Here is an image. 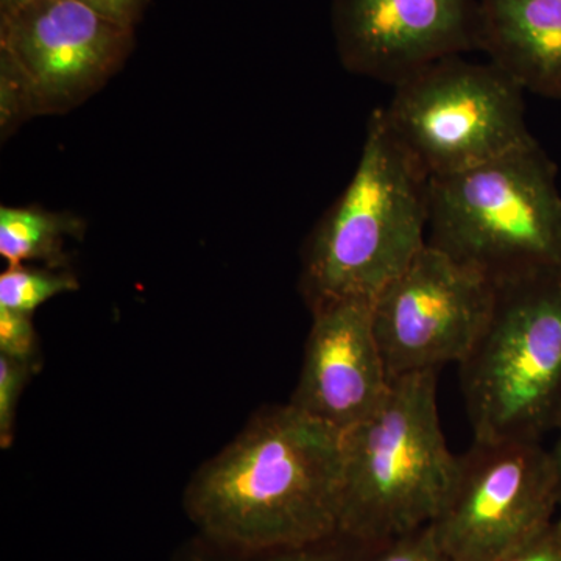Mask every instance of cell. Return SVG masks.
Listing matches in <instances>:
<instances>
[{
	"instance_id": "obj_1",
	"label": "cell",
	"mask_w": 561,
	"mask_h": 561,
	"mask_svg": "<svg viewBox=\"0 0 561 561\" xmlns=\"http://www.w3.org/2000/svg\"><path fill=\"white\" fill-rule=\"evenodd\" d=\"M342 482V432L287 402L195 472L184 511L198 535L231 548L311 545L339 534Z\"/></svg>"
},
{
	"instance_id": "obj_2",
	"label": "cell",
	"mask_w": 561,
	"mask_h": 561,
	"mask_svg": "<svg viewBox=\"0 0 561 561\" xmlns=\"http://www.w3.org/2000/svg\"><path fill=\"white\" fill-rule=\"evenodd\" d=\"M431 176L373 111L356 171L302 249L309 309L375 301L426 247Z\"/></svg>"
},
{
	"instance_id": "obj_3",
	"label": "cell",
	"mask_w": 561,
	"mask_h": 561,
	"mask_svg": "<svg viewBox=\"0 0 561 561\" xmlns=\"http://www.w3.org/2000/svg\"><path fill=\"white\" fill-rule=\"evenodd\" d=\"M437 373L391 379L378 411L343 432L339 534L386 545L440 513L459 456L449 451L438 419Z\"/></svg>"
},
{
	"instance_id": "obj_4",
	"label": "cell",
	"mask_w": 561,
	"mask_h": 561,
	"mask_svg": "<svg viewBox=\"0 0 561 561\" xmlns=\"http://www.w3.org/2000/svg\"><path fill=\"white\" fill-rule=\"evenodd\" d=\"M478 342L460 362L476 442H541L561 426V267L493 283Z\"/></svg>"
},
{
	"instance_id": "obj_5",
	"label": "cell",
	"mask_w": 561,
	"mask_h": 561,
	"mask_svg": "<svg viewBox=\"0 0 561 561\" xmlns=\"http://www.w3.org/2000/svg\"><path fill=\"white\" fill-rule=\"evenodd\" d=\"M427 243L491 283L561 267V192L540 144L432 176Z\"/></svg>"
},
{
	"instance_id": "obj_6",
	"label": "cell",
	"mask_w": 561,
	"mask_h": 561,
	"mask_svg": "<svg viewBox=\"0 0 561 561\" xmlns=\"http://www.w3.org/2000/svg\"><path fill=\"white\" fill-rule=\"evenodd\" d=\"M393 88L383 119L431 179L537 142L527 128L523 88L491 61L454 55Z\"/></svg>"
},
{
	"instance_id": "obj_7",
	"label": "cell",
	"mask_w": 561,
	"mask_h": 561,
	"mask_svg": "<svg viewBox=\"0 0 561 561\" xmlns=\"http://www.w3.org/2000/svg\"><path fill=\"white\" fill-rule=\"evenodd\" d=\"M560 507V476L541 442H476L427 524L449 561H504L537 538Z\"/></svg>"
},
{
	"instance_id": "obj_8",
	"label": "cell",
	"mask_w": 561,
	"mask_h": 561,
	"mask_svg": "<svg viewBox=\"0 0 561 561\" xmlns=\"http://www.w3.org/2000/svg\"><path fill=\"white\" fill-rule=\"evenodd\" d=\"M493 283L426 243L371 302L373 331L390 379L460 364L493 305Z\"/></svg>"
},
{
	"instance_id": "obj_9",
	"label": "cell",
	"mask_w": 561,
	"mask_h": 561,
	"mask_svg": "<svg viewBox=\"0 0 561 561\" xmlns=\"http://www.w3.org/2000/svg\"><path fill=\"white\" fill-rule=\"evenodd\" d=\"M133 47L135 28L79 0H33L0 16V50L31 81L41 116L83 105L119 73Z\"/></svg>"
},
{
	"instance_id": "obj_10",
	"label": "cell",
	"mask_w": 561,
	"mask_h": 561,
	"mask_svg": "<svg viewBox=\"0 0 561 561\" xmlns=\"http://www.w3.org/2000/svg\"><path fill=\"white\" fill-rule=\"evenodd\" d=\"M332 31L343 68L397 87L479 50V0H332Z\"/></svg>"
},
{
	"instance_id": "obj_11",
	"label": "cell",
	"mask_w": 561,
	"mask_h": 561,
	"mask_svg": "<svg viewBox=\"0 0 561 561\" xmlns=\"http://www.w3.org/2000/svg\"><path fill=\"white\" fill-rule=\"evenodd\" d=\"M311 312L289 404L343 434L378 411L391 386L373 331L371 302L335 301Z\"/></svg>"
},
{
	"instance_id": "obj_12",
	"label": "cell",
	"mask_w": 561,
	"mask_h": 561,
	"mask_svg": "<svg viewBox=\"0 0 561 561\" xmlns=\"http://www.w3.org/2000/svg\"><path fill=\"white\" fill-rule=\"evenodd\" d=\"M479 50L524 91L561 99V0H479Z\"/></svg>"
},
{
	"instance_id": "obj_13",
	"label": "cell",
	"mask_w": 561,
	"mask_h": 561,
	"mask_svg": "<svg viewBox=\"0 0 561 561\" xmlns=\"http://www.w3.org/2000/svg\"><path fill=\"white\" fill-rule=\"evenodd\" d=\"M84 230V220L68 210L2 206L0 254L9 265L44 262L49 268H66V242L83 238Z\"/></svg>"
},
{
	"instance_id": "obj_14",
	"label": "cell",
	"mask_w": 561,
	"mask_h": 561,
	"mask_svg": "<svg viewBox=\"0 0 561 561\" xmlns=\"http://www.w3.org/2000/svg\"><path fill=\"white\" fill-rule=\"evenodd\" d=\"M383 545H368L337 534L311 545L278 549H241L197 535L175 561H370Z\"/></svg>"
},
{
	"instance_id": "obj_15",
	"label": "cell",
	"mask_w": 561,
	"mask_h": 561,
	"mask_svg": "<svg viewBox=\"0 0 561 561\" xmlns=\"http://www.w3.org/2000/svg\"><path fill=\"white\" fill-rule=\"evenodd\" d=\"M79 287V280L68 268L9 265L0 275V308L33 316L44 302Z\"/></svg>"
},
{
	"instance_id": "obj_16",
	"label": "cell",
	"mask_w": 561,
	"mask_h": 561,
	"mask_svg": "<svg viewBox=\"0 0 561 561\" xmlns=\"http://www.w3.org/2000/svg\"><path fill=\"white\" fill-rule=\"evenodd\" d=\"M38 116L39 105L31 81L10 55L0 50V138H11L25 122Z\"/></svg>"
},
{
	"instance_id": "obj_17",
	"label": "cell",
	"mask_w": 561,
	"mask_h": 561,
	"mask_svg": "<svg viewBox=\"0 0 561 561\" xmlns=\"http://www.w3.org/2000/svg\"><path fill=\"white\" fill-rule=\"evenodd\" d=\"M36 371L38 368L27 362L11 359L0 354V445L2 448H9L13 442L18 404L24 387Z\"/></svg>"
},
{
	"instance_id": "obj_18",
	"label": "cell",
	"mask_w": 561,
	"mask_h": 561,
	"mask_svg": "<svg viewBox=\"0 0 561 561\" xmlns=\"http://www.w3.org/2000/svg\"><path fill=\"white\" fill-rule=\"evenodd\" d=\"M0 354L41 367L38 335L32 313L0 308Z\"/></svg>"
},
{
	"instance_id": "obj_19",
	"label": "cell",
	"mask_w": 561,
	"mask_h": 561,
	"mask_svg": "<svg viewBox=\"0 0 561 561\" xmlns=\"http://www.w3.org/2000/svg\"><path fill=\"white\" fill-rule=\"evenodd\" d=\"M370 561H449L438 548L430 526L394 538L371 557Z\"/></svg>"
},
{
	"instance_id": "obj_20",
	"label": "cell",
	"mask_w": 561,
	"mask_h": 561,
	"mask_svg": "<svg viewBox=\"0 0 561 561\" xmlns=\"http://www.w3.org/2000/svg\"><path fill=\"white\" fill-rule=\"evenodd\" d=\"M504 561H561V516Z\"/></svg>"
},
{
	"instance_id": "obj_21",
	"label": "cell",
	"mask_w": 561,
	"mask_h": 561,
	"mask_svg": "<svg viewBox=\"0 0 561 561\" xmlns=\"http://www.w3.org/2000/svg\"><path fill=\"white\" fill-rule=\"evenodd\" d=\"M79 2L117 24L135 28L142 20L150 0H79Z\"/></svg>"
},
{
	"instance_id": "obj_22",
	"label": "cell",
	"mask_w": 561,
	"mask_h": 561,
	"mask_svg": "<svg viewBox=\"0 0 561 561\" xmlns=\"http://www.w3.org/2000/svg\"><path fill=\"white\" fill-rule=\"evenodd\" d=\"M31 2L33 0H0V16H9Z\"/></svg>"
},
{
	"instance_id": "obj_23",
	"label": "cell",
	"mask_w": 561,
	"mask_h": 561,
	"mask_svg": "<svg viewBox=\"0 0 561 561\" xmlns=\"http://www.w3.org/2000/svg\"><path fill=\"white\" fill-rule=\"evenodd\" d=\"M552 457L556 460L557 471H559L560 476V508H561V426H560V437L557 440L556 446L552 449Z\"/></svg>"
}]
</instances>
